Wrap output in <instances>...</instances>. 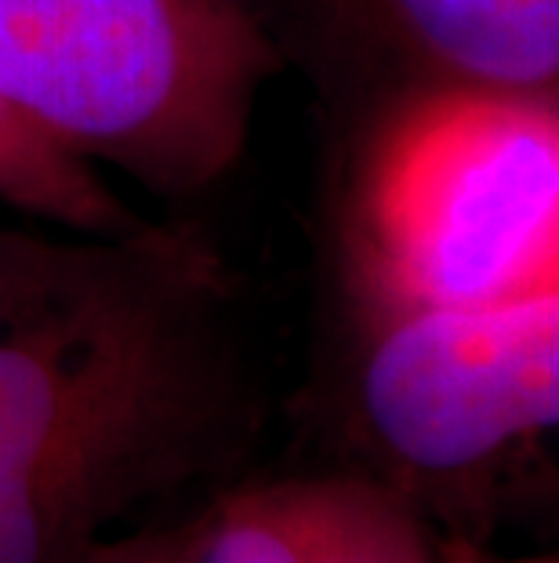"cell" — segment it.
Returning <instances> with one entry per match:
<instances>
[{"label": "cell", "mask_w": 559, "mask_h": 563, "mask_svg": "<svg viewBox=\"0 0 559 563\" xmlns=\"http://www.w3.org/2000/svg\"><path fill=\"white\" fill-rule=\"evenodd\" d=\"M219 295V258L171 225L77 244L0 230V473L77 527L171 465Z\"/></svg>", "instance_id": "1"}, {"label": "cell", "mask_w": 559, "mask_h": 563, "mask_svg": "<svg viewBox=\"0 0 559 563\" xmlns=\"http://www.w3.org/2000/svg\"><path fill=\"white\" fill-rule=\"evenodd\" d=\"M360 306L559 291V95L425 88L374 106L342 219Z\"/></svg>", "instance_id": "2"}, {"label": "cell", "mask_w": 559, "mask_h": 563, "mask_svg": "<svg viewBox=\"0 0 559 563\" xmlns=\"http://www.w3.org/2000/svg\"><path fill=\"white\" fill-rule=\"evenodd\" d=\"M277 69L244 0H0V106L168 197L233 172Z\"/></svg>", "instance_id": "3"}, {"label": "cell", "mask_w": 559, "mask_h": 563, "mask_svg": "<svg viewBox=\"0 0 559 563\" xmlns=\"http://www.w3.org/2000/svg\"><path fill=\"white\" fill-rule=\"evenodd\" d=\"M356 415L414 481L480 476L559 418V291L483 309L360 306Z\"/></svg>", "instance_id": "4"}, {"label": "cell", "mask_w": 559, "mask_h": 563, "mask_svg": "<svg viewBox=\"0 0 559 563\" xmlns=\"http://www.w3.org/2000/svg\"><path fill=\"white\" fill-rule=\"evenodd\" d=\"M378 102L425 88L559 95V0H313Z\"/></svg>", "instance_id": "5"}, {"label": "cell", "mask_w": 559, "mask_h": 563, "mask_svg": "<svg viewBox=\"0 0 559 563\" xmlns=\"http://www.w3.org/2000/svg\"><path fill=\"white\" fill-rule=\"evenodd\" d=\"M193 563H425L400 498L364 481L247 490L197 534Z\"/></svg>", "instance_id": "6"}, {"label": "cell", "mask_w": 559, "mask_h": 563, "mask_svg": "<svg viewBox=\"0 0 559 563\" xmlns=\"http://www.w3.org/2000/svg\"><path fill=\"white\" fill-rule=\"evenodd\" d=\"M0 200L80 236H135L153 222L121 203L85 161L69 157L0 106Z\"/></svg>", "instance_id": "7"}, {"label": "cell", "mask_w": 559, "mask_h": 563, "mask_svg": "<svg viewBox=\"0 0 559 563\" xmlns=\"http://www.w3.org/2000/svg\"><path fill=\"white\" fill-rule=\"evenodd\" d=\"M69 527L30 484L0 473V563H52Z\"/></svg>", "instance_id": "8"}]
</instances>
